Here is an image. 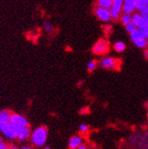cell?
<instances>
[{"label":"cell","instance_id":"ac0fdd59","mask_svg":"<svg viewBox=\"0 0 148 149\" xmlns=\"http://www.w3.org/2000/svg\"><path fill=\"white\" fill-rule=\"evenodd\" d=\"M97 68V60H91L87 64V70L89 72H93Z\"/></svg>","mask_w":148,"mask_h":149},{"label":"cell","instance_id":"d6986e66","mask_svg":"<svg viewBox=\"0 0 148 149\" xmlns=\"http://www.w3.org/2000/svg\"><path fill=\"white\" fill-rule=\"evenodd\" d=\"M124 28H125V30H126V31L130 34L131 32H133V31H134L135 29V28H137V27H136V26L135 25L134 22L132 21L131 23L127 24L126 26H124Z\"/></svg>","mask_w":148,"mask_h":149},{"label":"cell","instance_id":"4fadbf2b","mask_svg":"<svg viewBox=\"0 0 148 149\" xmlns=\"http://www.w3.org/2000/svg\"><path fill=\"white\" fill-rule=\"evenodd\" d=\"M11 112L8 110H1L0 111V123L7 122L10 120Z\"/></svg>","mask_w":148,"mask_h":149},{"label":"cell","instance_id":"5bb4252c","mask_svg":"<svg viewBox=\"0 0 148 149\" xmlns=\"http://www.w3.org/2000/svg\"><path fill=\"white\" fill-rule=\"evenodd\" d=\"M114 50L115 52H117V53H123V52L125 50V48H126V46H125V44L122 41H117L114 44Z\"/></svg>","mask_w":148,"mask_h":149},{"label":"cell","instance_id":"4316f807","mask_svg":"<svg viewBox=\"0 0 148 149\" xmlns=\"http://www.w3.org/2000/svg\"><path fill=\"white\" fill-rule=\"evenodd\" d=\"M20 149H33L30 146H21Z\"/></svg>","mask_w":148,"mask_h":149},{"label":"cell","instance_id":"7c38bea8","mask_svg":"<svg viewBox=\"0 0 148 149\" xmlns=\"http://www.w3.org/2000/svg\"><path fill=\"white\" fill-rule=\"evenodd\" d=\"M82 144H84V138L81 136L76 135L70 137L69 142H68V147L69 149H76Z\"/></svg>","mask_w":148,"mask_h":149},{"label":"cell","instance_id":"603a6c76","mask_svg":"<svg viewBox=\"0 0 148 149\" xmlns=\"http://www.w3.org/2000/svg\"><path fill=\"white\" fill-rule=\"evenodd\" d=\"M138 12H139V13H140V15H141V16H143L144 17L148 18V6H145V8H143L142 10L138 11Z\"/></svg>","mask_w":148,"mask_h":149},{"label":"cell","instance_id":"30bf717a","mask_svg":"<svg viewBox=\"0 0 148 149\" xmlns=\"http://www.w3.org/2000/svg\"><path fill=\"white\" fill-rule=\"evenodd\" d=\"M31 130L29 128V126L23 127L17 130V140L19 142H26L27 140L30 139L31 136Z\"/></svg>","mask_w":148,"mask_h":149},{"label":"cell","instance_id":"cb8c5ba5","mask_svg":"<svg viewBox=\"0 0 148 149\" xmlns=\"http://www.w3.org/2000/svg\"><path fill=\"white\" fill-rule=\"evenodd\" d=\"M141 30H142V32L144 34V36L148 40V26L145 27V28H144V29H141Z\"/></svg>","mask_w":148,"mask_h":149},{"label":"cell","instance_id":"44dd1931","mask_svg":"<svg viewBox=\"0 0 148 149\" xmlns=\"http://www.w3.org/2000/svg\"><path fill=\"white\" fill-rule=\"evenodd\" d=\"M88 130H89V126H88L86 124H81L79 125V131L81 133H83V134H85L88 132Z\"/></svg>","mask_w":148,"mask_h":149},{"label":"cell","instance_id":"9a60e30c","mask_svg":"<svg viewBox=\"0 0 148 149\" xmlns=\"http://www.w3.org/2000/svg\"><path fill=\"white\" fill-rule=\"evenodd\" d=\"M120 21H121V23L124 25V26H126L127 24L131 23V22L133 21L132 20V15L131 14H125V13H123L121 15V17H120Z\"/></svg>","mask_w":148,"mask_h":149},{"label":"cell","instance_id":"3957f363","mask_svg":"<svg viewBox=\"0 0 148 149\" xmlns=\"http://www.w3.org/2000/svg\"><path fill=\"white\" fill-rule=\"evenodd\" d=\"M121 61L118 58H115L113 56H104L99 61L100 68L106 70H115L120 68Z\"/></svg>","mask_w":148,"mask_h":149},{"label":"cell","instance_id":"8992f818","mask_svg":"<svg viewBox=\"0 0 148 149\" xmlns=\"http://www.w3.org/2000/svg\"><path fill=\"white\" fill-rule=\"evenodd\" d=\"M9 121L17 130L20 129V128H23V127H26V126H29V123L27 121V119L24 116L19 115V114L11 113Z\"/></svg>","mask_w":148,"mask_h":149},{"label":"cell","instance_id":"ffe728a7","mask_svg":"<svg viewBox=\"0 0 148 149\" xmlns=\"http://www.w3.org/2000/svg\"><path fill=\"white\" fill-rule=\"evenodd\" d=\"M44 27H45V30L47 32V33H52L54 30V27L53 26L51 25V23H49V22H45V24H44Z\"/></svg>","mask_w":148,"mask_h":149},{"label":"cell","instance_id":"d4e9b609","mask_svg":"<svg viewBox=\"0 0 148 149\" xmlns=\"http://www.w3.org/2000/svg\"><path fill=\"white\" fill-rule=\"evenodd\" d=\"M76 149H88V146L85 144H82L81 146H79Z\"/></svg>","mask_w":148,"mask_h":149},{"label":"cell","instance_id":"7402d4cb","mask_svg":"<svg viewBox=\"0 0 148 149\" xmlns=\"http://www.w3.org/2000/svg\"><path fill=\"white\" fill-rule=\"evenodd\" d=\"M0 149H9V145L6 143L2 136H0Z\"/></svg>","mask_w":148,"mask_h":149},{"label":"cell","instance_id":"f546056e","mask_svg":"<svg viewBox=\"0 0 148 149\" xmlns=\"http://www.w3.org/2000/svg\"><path fill=\"white\" fill-rule=\"evenodd\" d=\"M147 120H148V112H147Z\"/></svg>","mask_w":148,"mask_h":149},{"label":"cell","instance_id":"ba28073f","mask_svg":"<svg viewBox=\"0 0 148 149\" xmlns=\"http://www.w3.org/2000/svg\"><path fill=\"white\" fill-rule=\"evenodd\" d=\"M123 5L124 0H113L112 6L110 8L111 17L113 20H118L123 13Z\"/></svg>","mask_w":148,"mask_h":149},{"label":"cell","instance_id":"5b68a950","mask_svg":"<svg viewBox=\"0 0 148 149\" xmlns=\"http://www.w3.org/2000/svg\"><path fill=\"white\" fill-rule=\"evenodd\" d=\"M110 49V44L106 38H100L94 44L92 47L93 54L95 56H106Z\"/></svg>","mask_w":148,"mask_h":149},{"label":"cell","instance_id":"2e32d148","mask_svg":"<svg viewBox=\"0 0 148 149\" xmlns=\"http://www.w3.org/2000/svg\"><path fill=\"white\" fill-rule=\"evenodd\" d=\"M97 4L98 6L110 9L113 4V0H97Z\"/></svg>","mask_w":148,"mask_h":149},{"label":"cell","instance_id":"52a82bcc","mask_svg":"<svg viewBox=\"0 0 148 149\" xmlns=\"http://www.w3.org/2000/svg\"><path fill=\"white\" fill-rule=\"evenodd\" d=\"M94 16L97 17L100 21L104 22V23H107L111 19V12L109 8H105V7H101V6H95L94 9Z\"/></svg>","mask_w":148,"mask_h":149},{"label":"cell","instance_id":"e0dca14e","mask_svg":"<svg viewBox=\"0 0 148 149\" xmlns=\"http://www.w3.org/2000/svg\"><path fill=\"white\" fill-rule=\"evenodd\" d=\"M148 6V0H136V10L140 11Z\"/></svg>","mask_w":148,"mask_h":149},{"label":"cell","instance_id":"f1b7e54d","mask_svg":"<svg viewBox=\"0 0 148 149\" xmlns=\"http://www.w3.org/2000/svg\"><path fill=\"white\" fill-rule=\"evenodd\" d=\"M44 149H51L49 146H46V147H44Z\"/></svg>","mask_w":148,"mask_h":149},{"label":"cell","instance_id":"484cf974","mask_svg":"<svg viewBox=\"0 0 148 149\" xmlns=\"http://www.w3.org/2000/svg\"><path fill=\"white\" fill-rule=\"evenodd\" d=\"M9 149H20V147L16 145H9Z\"/></svg>","mask_w":148,"mask_h":149},{"label":"cell","instance_id":"9c48e42d","mask_svg":"<svg viewBox=\"0 0 148 149\" xmlns=\"http://www.w3.org/2000/svg\"><path fill=\"white\" fill-rule=\"evenodd\" d=\"M132 20L135 23L137 28L144 29L148 26V18L144 17L140 13H134L132 15Z\"/></svg>","mask_w":148,"mask_h":149},{"label":"cell","instance_id":"6da1fadb","mask_svg":"<svg viewBox=\"0 0 148 149\" xmlns=\"http://www.w3.org/2000/svg\"><path fill=\"white\" fill-rule=\"evenodd\" d=\"M48 136V130L46 126H39L35 128L30 136L31 144L35 147H42L46 145Z\"/></svg>","mask_w":148,"mask_h":149},{"label":"cell","instance_id":"83f0119b","mask_svg":"<svg viewBox=\"0 0 148 149\" xmlns=\"http://www.w3.org/2000/svg\"><path fill=\"white\" fill-rule=\"evenodd\" d=\"M145 57H146V59L148 60V49L145 51Z\"/></svg>","mask_w":148,"mask_h":149},{"label":"cell","instance_id":"7a4b0ae2","mask_svg":"<svg viewBox=\"0 0 148 149\" xmlns=\"http://www.w3.org/2000/svg\"><path fill=\"white\" fill-rule=\"evenodd\" d=\"M130 39L133 44L138 48H146L148 47V40L144 36V34L141 29L135 28L130 34Z\"/></svg>","mask_w":148,"mask_h":149},{"label":"cell","instance_id":"277c9868","mask_svg":"<svg viewBox=\"0 0 148 149\" xmlns=\"http://www.w3.org/2000/svg\"><path fill=\"white\" fill-rule=\"evenodd\" d=\"M0 132L7 140H17V129L14 127V125L10 123V121L0 123Z\"/></svg>","mask_w":148,"mask_h":149},{"label":"cell","instance_id":"8fae6325","mask_svg":"<svg viewBox=\"0 0 148 149\" xmlns=\"http://www.w3.org/2000/svg\"><path fill=\"white\" fill-rule=\"evenodd\" d=\"M136 10V0H124L123 13L133 15Z\"/></svg>","mask_w":148,"mask_h":149}]
</instances>
